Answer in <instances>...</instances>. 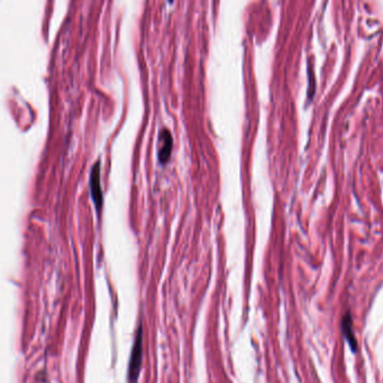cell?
Listing matches in <instances>:
<instances>
[{"label":"cell","instance_id":"1","mask_svg":"<svg viewBox=\"0 0 383 383\" xmlns=\"http://www.w3.org/2000/svg\"><path fill=\"white\" fill-rule=\"evenodd\" d=\"M141 329L138 331L137 337L134 343L133 350H132V356L130 361V368H128V382L130 383H136L139 375V370H141V363H142V336H141Z\"/></svg>","mask_w":383,"mask_h":383},{"label":"cell","instance_id":"2","mask_svg":"<svg viewBox=\"0 0 383 383\" xmlns=\"http://www.w3.org/2000/svg\"><path fill=\"white\" fill-rule=\"evenodd\" d=\"M90 195L97 209H101L103 199L101 183H100V161H97L94 167H92L90 173Z\"/></svg>","mask_w":383,"mask_h":383},{"label":"cell","instance_id":"3","mask_svg":"<svg viewBox=\"0 0 383 383\" xmlns=\"http://www.w3.org/2000/svg\"><path fill=\"white\" fill-rule=\"evenodd\" d=\"M172 146V135L167 128H163L159 135V149H157V157H159L161 163H167V160L170 159Z\"/></svg>","mask_w":383,"mask_h":383}]
</instances>
